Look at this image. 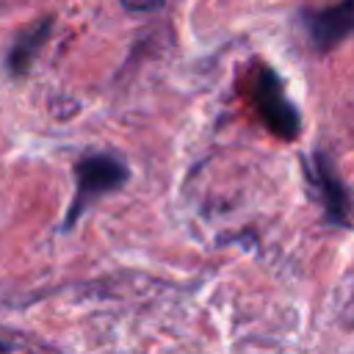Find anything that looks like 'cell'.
<instances>
[{"instance_id":"obj_1","label":"cell","mask_w":354,"mask_h":354,"mask_svg":"<svg viewBox=\"0 0 354 354\" xmlns=\"http://www.w3.org/2000/svg\"><path fill=\"white\" fill-rule=\"evenodd\" d=\"M130 180V166L113 152H88L75 163V196L64 216V230H72L77 218L105 194L119 191Z\"/></svg>"},{"instance_id":"obj_2","label":"cell","mask_w":354,"mask_h":354,"mask_svg":"<svg viewBox=\"0 0 354 354\" xmlns=\"http://www.w3.org/2000/svg\"><path fill=\"white\" fill-rule=\"evenodd\" d=\"M252 102L260 122L282 141H296L301 133V113L285 91V80L268 64L257 66L252 77Z\"/></svg>"},{"instance_id":"obj_3","label":"cell","mask_w":354,"mask_h":354,"mask_svg":"<svg viewBox=\"0 0 354 354\" xmlns=\"http://www.w3.org/2000/svg\"><path fill=\"white\" fill-rule=\"evenodd\" d=\"M304 166V177H307V188L313 191V196L318 199L324 218L335 227H351V216H354V196L348 191V185L343 183V177L337 174V166L332 160L329 152L315 149L313 155L301 158Z\"/></svg>"},{"instance_id":"obj_4","label":"cell","mask_w":354,"mask_h":354,"mask_svg":"<svg viewBox=\"0 0 354 354\" xmlns=\"http://www.w3.org/2000/svg\"><path fill=\"white\" fill-rule=\"evenodd\" d=\"M299 22L315 53H329L354 33V0H340L326 8H304Z\"/></svg>"},{"instance_id":"obj_5","label":"cell","mask_w":354,"mask_h":354,"mask_svg":"<svg viewBox=\"0 0 354 354\" xmlns=\"http://www.w3.org/2000/svg\"><path fill=\"white\" fill-rule=\"evenodd\" d=\"M53 28H55V19L53 17H41V19H36L33 25H28L25 30H19L14 36V41H11L8 53H6V69H8L11 77H22V75L30 72L36 55L47 44Z\"/></svg>"},{"instance_id":"obj_6","label":"cell","mask_w":354,"mask_h":354,"mask_svg":"<svg viewBox=\"0 0 354 354\" xmlns=\"http://www.w3.org/2000/svg\"><path fill=\"white\" fill-rule=\"evenodd\" d=\"M11 348V343H6V340H0V351H8Z\"/></svg>"}]
</instances>
